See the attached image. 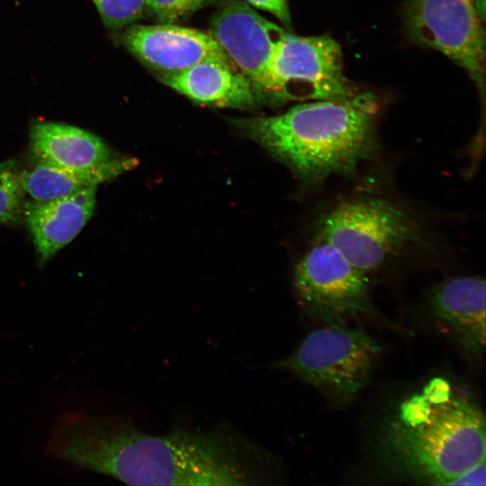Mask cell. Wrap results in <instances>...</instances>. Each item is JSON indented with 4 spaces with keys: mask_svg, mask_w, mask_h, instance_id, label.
Masks as SVG:
<instances>
[{
    "mask_svg": "<svg viewBox=\"0 0 486 486\" xmlns=\"http://www.w3.org/2000/svg\"><path fill=\"white\" fill-rule=\"evenodd\" d=\"M97 186L47 202H24L22 215L40 263L70 243L92 217Z\"/></svg>",
    "mask_w": 486,
    "mask_h": 486,
    "instance_id": "cell-12",
    "label": "cell"
},
{
    "mask_svg": "<svg viewBox=\"0 0 486 486\" xmlns=\"http://www.w3.org/2000/svg\"><path fill=\"white\" fill-rule=\"evenodd\" d=\"M30 148L33 157L75 170L103 166L120 157L92 132L52 122H38L32 126Z\"/></svg>",
    "mask_w": 486,
    "mask_h": 486,
    "instance_id": "cell-14",
    "label": "cell"
},
{
    "mask_svg": "<svg viewBox=\"0 0 486 486\" xmlns=\"http://www.w3.org/2000/svg\"><path fill=\"white\" fill-rule=\"evenodd\" d=\"M377 112L371 94L357 93L300 104L278 115L231 122L302 181L318 184L332 176L355 175L375 152Z\"/></svg>",
    "mask_w": 486,
    "mask_h": 486,
    "instance_id": "cell-3",
    "label": "cell"
},
{
    "mask_svg": "<svg viewBox=\"0 0 486 486\" xmlns=\"http://www.w3.org/2000/svg\"><path fill=\"white\" fill-rule=\"evenodd\" d=\"M485 451L483 413L440 378L400 404L381 428L376 447L386 472L432 485H449L484 462Z\"/></svg>",
    "mask_w": 486,
    "mask_h": 486,
    "instance_id": "cell-2",
    "label": "cell"
},
{
    "mask_svg": "<svg viewBox=\"0 0 486 486\" xmlns=\"http://www.w3.org/2000/svg\"><path fill=\"white\" fill-rule=\"evenodd\" d=\"M380 352L376 341L362 328L328 322L272 367L290 372L331 397L348 400L369 381Z\"/></svg>",
    "mask_w": 486,
    "mask_h": 486,
    "instance_id": "cell-5",
    "label": "cell"
},
{
    "mask_svg": "<svg viewBox=\"0 0 486 486\" xmlns=\"http://www.w3.org/2000/svg\"><path fill=\"white\" fill-rule=\"evenodd\" d=\"M475 4L480 15L484 20L485 0H475Z\"/></svg>",
    "mask_w": 486,
    "mask_h": 486,
    "instance_id": "cell-21",
    "label": "cell"
},
{
    "mask_svg": "<svg viewBox=\"0 0 486 486\" xmlns=\"http://www.w3.org/2000/svg\"><path fill=\"white\" fill-rule=\"evenodd\" d=\"M409 36L464 68L482 94L485 88V32L475 0H407Z\"/></svg>",
    "mask_w": 486,
    "mask_h": 486,
    "instance_id": "cell-7",
    "label": "cell"
},
{
    "mask_svg": "<svg viewBox=\"0 0 486 486\" xmlns=\"http://www.w3.org/2000/svg\"><path fill=\"white\" fill-rule=\"evenodd\" d=\"M104 23L117 32L139 20L145 12L146 0H92Z\"/></svg>",
    "mask_w": 486,
    "mask_h": 486,
    "instance_id": "cell-17",
    "label": "cell"
},
{
    "mask_svg": "<svg viewBox=\"0 0 486 486\" xmlns=\"http://www.w3.org/2000/svg\"><path fill=\"white\" fill-rule=\"evenodd\" d=\"M367 275L317 237L296 265L293 287L307 311L328 322L370 312Z\"/></svg>",
    "mask_w": 486,
    "mask_h": 486,
    "instance_id": "cell-8",
    "label": "cell"
},
{
    "mask_svg": "<svg viewBox=\"0 0 486 486\" xmlns=\"http://www.w3.org/2000/svg\"><path fill=\"white\" fill-rule=\"evenodd\" d=\"M357 93L344 74L342 50L335 40L285 32L272 59L266 102L338 99Z\"/></svg>",
    "mask_w": 486,
    "mask_h": 486,
    "instance_id": "cell-6",
    "label": "cell"
},
{
    "mask_svg": "<svg viewBox=\"0 0 486 486\" xmlns=\"http://www.w3.org/2000/svg\"><path fill=\"white\" fill-rule=\"evenodd\" d=\"M159 81L206 106L251 110L258 104L250 80L227 62H200L182 71L159 74Z\"/></svg>",
    "mask_w": 486,
    "mask_h": 486,
    "instance_id": "cell-13",
    "label": "cell"
},
{
    "mask_svg": "<svg viewBox=\"0 0 486 486\" xmlns=\"http://www.w3.org/2000/svg\"><path fill=\"white\" fill-rule=\"evenodd\" d=\"M209 0H146L145 12L159 23H175L191 16Z\"/></svg>",
    "mask_w": 486,
    "mask_h": 486,
    "instance_id": "cell-18",
    "label": "cell"
},
{
    "mask_svg": "<svg viewBox=\"0 0 486 486\" xmlns=\"http://www.w3.org/2000/svg\"><path fill=\"white\" fill-rule=\"evenodd\" d=\"M285 32L241 0H226L212 16L209 32L250 80L257 103L266 102L270 66Z\"/></svg>",
    "mask_w": 486,
    "mask_h": 486,
    "instance_id": "cell-9",
    "label": "cell"
},
{
    "mask_svg": "<svg viewBox=\"0 0 486 486\" xmlns=\"http://www.w3.org/2000/svg\"><path fill=\"white\" fill-rule=\"evenodd\" d=\"M421 229L403 207L380 197L351 198L322 218L318 237L367 275L421 240Z\"/></svg>",
    "mask_w": 486,
    "mask_h": 486,
    "instance_id": "cell-4",
    "label": "cell"
},
{
    "mask_svg": "<svg viewBox=\"0 0 486 486\" xmlns=\"http://www.w3.org/2000/svg\"><path fill=\"white\" fill-rule=\"evenodd\" d=\"M486 463L482 462L454 479L449 485H485Z\"/></svg>",
    "mask_w": 486,
    "mask_h": 486,
    "instance_id": "cell-20",
    "label": "cell"
},
{
    "mask_svg": "<svg viewBox=\"0 0 486 486\" xmlns=\"http://www.w3.org/2000/svg\"><path fill=\"white\" fill-rule=\"evenodd\" d=\"M44 451L131 485L256 486L283 479L276 456L226 422L157 435L125 416L69 410L56 418Z\"/></svg>",
    "mask_w": 486,
    "mask_h": 486,
    "instance_id": "cell-1",
    "label": "cell"
},
{
    "mask_svg": "<svg viewBox=\"0 0 486 486\" xmlns=\"http://www.w3.org/2000/svg\"><path fill=\"white\" fill-rule=\"evenodd\" d=\"M122 40L134 57L159 74L182 71L207 60L232 64L209 32L174 23L130 24Z\"/></svg>",
    "mask_w": 486,
    "mask_h": 486,
    "instance_id": "cell-10",
    "label": "cell"
},
{
    "mask_svg": "<svg viewBox=\"0 0 486 486\" xmlns=\"http://www.w3.org/2000/svg\"><path fill=\"white\" fill-rule=\"evenodd\" d=\"M428 305L458 346L479 358L485 347V281L464 275L436 284L428 295Z\"/></svg>",
    "mask_w": 486,
    "mask_h": 486,
    "instance_id": "cell-11",
    "label": "cell"
},
{
    "mask_svg": "<svg viewBox=\"0 0 486 486\" xmlns=\"http://www.w3.org/2000/svg\"><path fill=\"white\" fill-rule=\"evenodd\" d=\"M16 161L0 162V223H13L22 215L24 194Z\"/></svg>",
    "mask_w": 486,
    "mask_h": 486,
    "instance_id": "cell-16",
    "label": "cell"
},
{
    "mask_svg": "<svg viewBox=\"0 0 486 486\" xmlns=\"http://www.w3.org/2000/svg\"><path fill=\"white\" fill-rule=\"evenodd\" d=\"M255 8L266 11L274 15L284 25L290 27L291 15L288 0H246Z\"/></svg>",
    "mask_w": 486,
    "mask_h": 486,
    "instance_id": "cell-19",
    "label": "cell"
},
{
    "mask_svg": "<svg viewBox=\"0 0 486 486\" xmlns=\"http://www.w3.org/2000/svg\"><path fill=\"white\" fill-rule=\"evenodd\" d=\"M137 160L119 157L93 169H68L33 157L28 167L19 171L23 194L33 202H47L73 194L82 189L98 186L133 168Z\"/></svg>",
    "mask_w": 486,
    "mask_h": 486,
    "instance_id": "cell-15",
    "label": "cell"
}]
</instances>
